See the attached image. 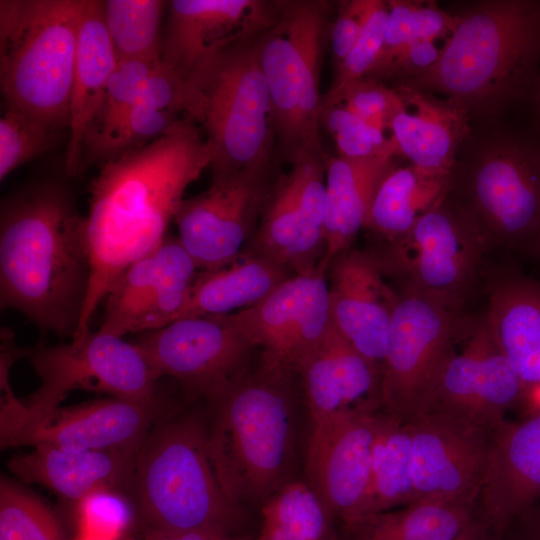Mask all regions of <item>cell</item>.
<instances>
[{
    "mask_svg": "<svg viewBox=\"0 0 540 540\" xmlns=\"http://www.w3.org/2000/svg\"><path fill=\"white\" fill-rule=\"evenodd\" d=\"M212 162L210 144L184 116L165 135L100 164L84 216L91 279L72 338L90 330L119 276L163 242L185 190Z\"/></svg>",
    "mask_w": 540,
    "mask_h": 540,
    "instance_id": "1",
    "label": "cell"
},
{
    "mask_svg": "<svg viewBox=\"0 0 540 540\" xmlns=\"http://www.w3.org/2000/svg\"><path fill=\"white\" fill-rule=\"evenodd\" d=\"M91 279L84 216L68 188L54 180L29 184L0 209V304L39 329L73 337Z\"/></svg>",
    "mask_w": 540,
    "mask_h": 540,
    "instance_id": "2",
    "label": "cell"
},
{
    "mask_svg": "<svg viewBox=\"0 0 540 540\" xmlns=\"http://www.w3.org/2000/svg\"><path fill=\"white\" fill-rule=\"evenodd\" d=\"M439 60L403 81L471 116L527 100L540 73V0H484L455 15Z\"/></svg>",
    "mask_w": 540,
    "mask_h": 540,
    "instance_id": "3",
    "label": "cell"
},
{
    "mask_svg": "<svg viewBox=\"0 0 540 540\" xmlns=\"http://www.w3.org/2000/svg\"><path fill=\"white\" fill-rule=\"evenodd\" d=\"M292 373L261 362L208 401L209 457L237 506L264 502L287 483L295 441Z\"/></svg>",
    "mask_w": 540,
    "mask_h": 540,
    "instance_id": "4",
    "label": "cell"
},
{
    "mask_svg": "<svg viewBox=\"0 0 540 540\" xmlns=\"http://www.w3.org/2000/svg\"><path fill=\"white\" fill-rule=\"evenodd\" d=\"M148 532L232 533L240 508L212 466L207 427L194 415H161L139 447L131 482Z\"/></svg>",
    "mask_w": 540,
    "mask_h": 540,
    "instance_id": "5",
    "label": "cell"
},
{
    "mask_svg": "<svg viewBox=\"0 0 540 540\" xmlns=\"http://www.w3.org/2000/svg\"><path fill=\"white\" fill-rule=\"evenodd\" d=\"M263 28L222 49L186 80L184 116L210 144L212 171L267 170L276 157L269 91L259 58Z\"/></svg>",
    "mask_w": 540,
    "mask_h": 540,
    "instance_id": "6",
    "label": "cell"
},
{
    "mask_svg": "<svg viewBox=\"0 0 540 540\" xmlns=\"http://www.w3.org/2000/svg\"><path fill=\"white\" fill-rule=\"evenodd\" d=\"M85 0L0 1V87L5 106L58 130L69 102Z\"/></svg>",
    "mask_w": 540,
    "mask_h": 540,
    "instance_id": "7",
    "label": "cell"
},
{
    "mask_svg": "<svg viewBox=\"0 0 540 540\" xmlns=\"http://www.w3.org/2000/svg\"><path fill=\"white\" fill-rule=\"evenodd\" d=\"M331 4L275 1L259 37V58L269 91L276 155L289 163L325 155L320 141V73Z\"/></svg>",
    "mask_w": 540,
    "mask_h": 540,
    "instance_id": "8",
    "label": "cell"
},
{
    "mask_svg": "<svg viewBox=\"0 0 540 540\" xmlns=\"http://www.w3.org/2000/svg\"><path fill=\"white\" fill-rule=\"evenodd\" d=\"M26 356L41 379L40 387L22 400L12 390L3 392L0 418L43 416L74 390L159 402V378L139 347L123 337L90 329L67 344L28 349Z\"/></svg>",
    "mask_w": 540,
    "mask_h": 540,
    "instance_id": "9",
    "label": "cell"
},
{
    "mask_svg": "<svg viewBox=\"0 0 540 540\" xmlns=\"http://www.w3.org/2000/svg\"><path fill=\"white\" fill-rule=\"evenodd\" d=\"M456 200L489 248L522 251L540 229V142L534 132H507L476 152Z\"/></svg>",
    "mask_w": 540,
    "mask_h": 540,
    "instance_id": "10",
    "label": "cell"
},
{
    "mask_svg": "<svg viewBox=\"0 0 540 540\" xmlns=\"http://www.w3.org/2000/svg\"><path fill=\"white\" fill-rule=\"evenodd\" d=\"M488 249L475 222L448 193L401 240L372 252L385 274L401 282L402 291L459 307Z\"/></svg>",
    "mask_w": 540,
    "mask_h": 540,
    "instance_id": "11",
    "label": "cell"
},
{
    "mask_svg": "<svg viewBox=\"0 0 540 540\" xmlns=\"http://www.w3.org/2000/svg\"><path fill=\"white\" fill-rule=\"evenodd\" d=\"M458 308L401 291L381 369V408L405 421L427 413L461 325Z\"/></svg>",
    "mask_w": 540,
    "mask_h": 540,
    "instance_id": "12",
    "label": "cell"
},
{
    "mask_svg": "<svg viewBox=\"0 0 540 540\" xmlns=\"http://www.w3.org/2000/svg\"><path fill=\"white\" fill-rule=\"evenodd\" d=\"M326 154L295 158L271 184L248 254L291 275L310 271L324 259Z\"/></svg>",
    "mask_w": 540,
    "mask_h": 540,
    "instance_id": "13",
    "label": "cell"
},
{
    "mask_svg": "<svg viewBox=\"0 0 540 540\" xmlns=\"http://www.w3.org/2000/svg\"><path fill=\"white\" fill-rule=\"evenodd\" d=\"M134 343L158 378H174L188 394L207 401L248 371L256 349L230 314L180 318L140 334Z\"/></svg>",
    "mask_w": 540,
    "mask_h": 540,
    "instance_id": "14",
    "label": "cell"
},
{
    "mask_svg": "<svg viewBox=\"0 0 540 540\" xmlns=\"http://www.w3.org/2000/svg\"><path fill=\"white\" fill-rule=\"evenodd\" d=\"M267 170L212 171L210 186L184 198L174 216L178 239L200 271L241 256L258 226L271 187Z\"/></svg>",
    "mask_w": 540,
    "mask_h": 540,
    "instance_id": "15",
    "label": "cell"
},
{
    "mask_svg": "<svg viewBox=\"0 0 540 540\" xmlns=\"http://www.w3.org/2000/svg\"><path fill=\"white\" fill-rule=\"evenodd\" d=\"M328 269L322 260L314 269L285 279L259 303L230 314L261 349L262 363L298 373L327 336L332 327Z\"/></svg>",
    "mask_w": 540,
    "mask_h": 540,
    "instance_id": "16",
    "label": "cell"
},
{
    "mask_svg": "<svg viewBox=\"0 0 540 540\" xmlns=\"http://www.w3.org/2000/svg\"><path fill=\"white\" fill-rule=\"evenodd\" d=\"M159 402L122 398L61 407L37 418L0 419L2 448L49 446L67 452L138 451L156 419Z\"/></svg>",
    "mask_w": 540,
    "mask_h": 540,
    "instance_id": "17",
    "label": "cell"
},
{
    "mask_svg": "<svg viewBox=\"0 0 540 540\" xmlns=\"http://www.w3.org/2000/svg\"><path fill=\"white\" fill-rule=\"evenodd\" d=\"M199 272L178 237L167 234L156 249L116 280L104 299L98 330L123 337L155 331L178 320Z\"/></svg>",
    "mask_w": 540,
    "mask_h": 540,
    "instance_id": "18",
    "label": "cell"
},
{
    "mask_svg": "<svg viewBox=\"0 0 540 540\" xmlns=\"http://www.w3.org/2000/svg\"><path fill=\"white\" fill-rule=\"evenodd\" d=\"M408 423L416 501L433 499L474 505L493 431L438 411L427 412Z\"/></svg>",
    "mask_w": 540,
    "mask_h": 540,
    "instance_id": "19",
    "label": "cell"
},
{
    "mask_svg": "<svg viewBox=\"0 0 540 540\" xmlns=\"http://www.w3.org/2000/svg\"><path fill=\"white\" fill-rule=\"evenodd\" d=\"M466 339L459 352L454 344L428 412L448 413L494 431L527 391L484 320L474 326Z\"/></svg>",
    "mask_w": 540,
    "mask_h": 540,
    "instance_id": "20",
    "label": "cell"
},
{
    "mask_svg": "<svg viewBox=\"0 0 540 540\" xmlns=\"http://www.w3.org/2000/svg\"><path fill=\"white\" fill-rule=\"evenodd\" d=\"M377 414L352 413L312 425L306 461L308 484L329 514L344 523L363 516Z\"/></svg>",
    "mask_w": 540,
    "mask_h": 540,
    "instance_id": "21",
    "label": "cell"
},
{
    "mask_svg": "<svg viewBox=\"0 0 540 540\" xmlns=\"http://www.w3.org/2000/svg\"><path fill=\"white\" fill-rule=\"evenodd\" d=\"M372 251L350 250L328 269L331 321L338 333L380 369L385 360L398 295Z\"/></svg>",
    "mask_w": 540,
    "mask_h": 540,
    "instance_id": "22",
    "label": "cell"
},
{
    "mask_svg": "<svg viewBox=\"0 0 540 540\" xmlns=\"http://www.w3.org/2000/svg\"><path fill=\"white\" fill-rule=\"evenodd\" d=\"M273 11L274 2L259 0L168 1L160 60L186 81L222 49L265 27Z\"/></svg>",
    "mask_w": 540,
    "mask_h": 540,
    "instance_id": "23",
    "label": "cell"
},
{
    "mask_svg": "<svg viewBox=\"0 0 540 540\" xmlns=\"http://www.w3.org/2000/svg\"><path fill=\"white\" fill-rule=\"evenodd\" d=\"M478 498L480 519L499 537L540 499V412L492 432Z\"/></svg>",
    "mask_w": 540,
    "mask_h": 540,
    "instance_id": "24",
    "label": "cell"
},
{
    "mask_svg": "<svg viewBox=\"0 0 540 540\" xmlns=\"http://www.w3.org/2000/svg\"><path fill=\"white\" fill-rule=\"evenodd\" d=\"M298 373L312 425L381 407V369L349 344L332 325Z\"/></svg>",
    "mask_w": 540,
    "mask_h": 540,
    "instance_id": "25",
    "label": "cell"
},
{
    "mask_svg": "<svg viewBox=\"0 0 540 540\" xmlns=\"http://www.w3.org/2000/svg\"><path fill=\"white\" fill-rule=\"evenodd\" d=\"M393 87L400 104L389 131L400 155L417 167L452 173L458 150L469 134L468 112L418 86L396 82Z\"/></svg>",
    "mask_w": 540,
    "mask_h": 540,
    "instance_id": "26",
    "label": "cell"
},
{
    "mask_svg": "<svg viewBox=\"0 0 540 540\" xmlns=\"http://www.w3.org/2000/svg\"><path fill=\"white\" fill-rule=\"evenodd\" d=\"M117 63L105 25L104 1L85 0L69 102L67 176L81 173L85 140L101 110Z\"/></svg>",
    "mask_w": 540,
    "mask_h": 540,
    "instance_id": "27",
    "label": "cell"
},
{
    "mask_svg": "<svg viewBox=\"0 0 540 540\" xmlns=\"http://www.w3.org/2000/svg\"><path fill=\"white\" fill-rule=\"evenodd\" d=\"M138 451L67 452L36 446L7 461V467L26 483L39 484L61 498L80 503L101 489L131 485Z\"/></svg>",
    "mask_w": 540,
    "mask_h": 540,
    "instance_id": "28",
    "label": "cell"
},
{
    "mask_svg": "<svg viewBox=\"0 0 540 540\" xmlns=\"http://www.w3.org/2000/svg\"><path fill=\"white\" fill-rule=\"evenodd\" d=\"M483 320L527 393L540 392V283L517 273L499 277Z\"/></svg>",
    "mask_w": 540,
    "mask_h": 540,
    "instance_id": "29",
    "label": "cell"
},
{
    "mask_svg": "<svg viewBox=\"0 0 540 540\" xmlns=\"http://www.w3.org/2000/svg\"><path fill=\"white\" fill-rule=\"evenodd\" d=\"M398 156L348 159L326 154V253L333 258L349 249L363 229L375 192Z\"/></svg>",
    "mask_w": 540,
    "mask_h": 540,
    "instance_id": "30",
    "label": "cell"
},
{
    "mask_svg": "<svg viewBox=\"0 0 540 540\" xmlns=\"http://www.w3.org/2000/svg\"><path fill=\"white\" fill-rule=\"evenodd\" d=\"M451 181L452 173L396 165L379 184L363 229L383 241L384 247L395 244L446 198Z\"/></svg>",
    "mask_w": 540,
    "mask_h": 540,
    "instance_id": "31",
    "label": "cell"
},
{
    "mask_svg": "<svg viewBox=\"0 0 540 540\" xmlns=\"http://www.w3.org/2000/svg\"><path fill=\"white\" fill-rule=\"evenodd\" d=\"M290 276L264 258L248 253L241 255L225 267L199 272L180 318L227 315L247 309Z\"/></svg>",
    "mask_w": 540,
    "mask_h": 540,
    "instance_id": "32",
    "label": "cell"
},
{
    "mask_svg": "<svg viewBox=\"0 0 540 540\" xmlns=\"http://www.w3.org/2000/svg\"><path fill=\"white\" fill-rule=\"evenodd\" d=\"M415 501L409 423L385 412L378 413L369 491L362 517Z\"/></svg>",
    "mask_w": 540,
    "mask_h": 540,
    "instance_id": "33",
    "label": "cell"
},
{
    "mask_svg": "<svg viewBox=\"0 0 540 540\" xmlns=\"http://www.w3.org/2000/svg\"><path fill=\"white\" fill-rule=\"evenodd\" d=\"M474 505L417 500L399 511L365 516L345 525L401 540H457L475 518Z\"/></svg>",
    "mask_w": 540,
    "mask_h": 540,
    "instance_id": "34",
    "label": "cell"
},
{
    "mask_svg": "<svg viewBox=\"0 0 540 540\" xmlns=\"http://www.w3.org/2000/svg\"><path fill=\"white\" fill-rule=\"evenodd\" d=\"M256 540H328L333 517L308 483L287 482L263 502Z\"/></svg>",
    "mask_w": 540,
    "mask_h": 540,
    "instance_id": "35",
    "label": "cell"
},
{
    "mask_svg": "<svg viewBox=\"0 0 540 540\" xmlns=\"http://www.w3.org/2000/svg\"><path fill=\"white\" fill-rule=\"evenodd\" d=\"M167 2L104 1L105 25L118 61L161 58V24Z\"/></svg>",
    "mask_w": 540,
    "mask_h": 540,
    "instance_id": "36",
    "label": "cell"
},
{
    "mask_svg": "<svg viewBox=\"0 0 540 540\" xmlns=\"http://www.w3.org/2000/svg\"><path fill=\"white\" fill-rule=\"evenodd\" d=\"M160 59L118 61L112 72L101 110L85 140L82 169L97 162L139 99L145 83Z\"/></svg>",
    "mask_w": 540,
    "mask_h": 540,
    "instance_id": "37",
    "label": "cell"
},
{
    "mask_svg": "<svg viewBox=\"0 0 540 540\" xmlns=\"http://www.w3.org/2000/svg\"><path fill=\"white\" fill-rule=\"evenodd\" d=\"M0 540H65L55 514L38 498L2 478Z\"/></svg>",
    "mask_w": 540,
    "mask_h": 540,
    "instance_id": "38",
    "label": "cell"
},
{
    "mask_svg": "<svg viewBox=\"0 0 540 540\" xmlns=\"http://www.w3.org/2000/svg\"><path fill=\"white\" fill-rule=\"evenodd\" d=\"M60 131L21 110L5 106L0 118V180L52 149Z\"/></svg>",
    "mask_w": 540,
    "mask_h": 540,
    "instance_id": "39",
    "label": "cell"
},
{
    "mask_svg": "<svg viewBox=\"0 0 540 540\" xmlns=\"http://www.w3.org/2000/svg\"><path fill=\"white\" fill-rule=\"evenodd\" d=\"M320 125L333 138L337 155L348 159L401 157L390 135L348 111L341 104L322 106Z\"/></svg>",
    "mask_w": 540,
    "mask_h": 540,
    "instance_id": "40",
    "label": "cell"
},
{
    "mask_svg": "<svg viewBox=\"0 0 540 540\" xmlns=\"http://www.w3.org/2000/svg\"><path fill=\"white\" fill-rule=\"evenodd\" d=\"M387 15V1L372 0L357 42L344 60L334 68L333 80L322 98V106L337 104L348 87L367 78L372 72L383 46Z\"/></svg>",
    "mask_w": 540,
    "mask_h": 540,
    "instance_id": "41",
    "label": "cell"
},
{
    "mask_svg": "<svg viewBox=\"0 0 540 540\" xmlns=\"http://www.w3.org/2000/svg\"><path fill=\"white\" fill-rule=\"evenodd\" d=\"M78 507L81 531L106 538L116 540L132 521L130 504L111 489L92 492Z\"/></svg>",
    "mask_w": 540,
    "mask_h": 540,
    "instance_id": "42",
    "label": "cell"
},
{
    "mask_svg": "<svg viewBox=\"0 0 540 540\" xmlns=\"http://www.w3.org/2000/svg\"><path fill=\"white\" fill-rule=\"evenodd\" d=\"M337 104L386 132L400 99L394 87L364 78L348 87Z\"/></svg>",
    "mask_w": 540,
    "mask_h": 540,
    "instance_id": "43",
    "label": "cell"
},
{
    "mask_svg": "<svg viewBox=\"0 0 540 540\" xmlns=\"http://www.w3.org/2000/svg\"><path fill=\"white\" fill-rule=\"evenodd\" d=\"M384 42L379 59L367 78L383 82L392 63L416 35L415 9L417 1L390 0Z\"/></svg>",
    "mask_w": 540,
    "mask_h": 540,
    "instance_id": "44",
    "label": "cell"
},
{
    "mask_svg": "<svg viewBox=\"0 0 540 540\" xmlns=\"http://www.w3.org/2000/svg\"><path fill=\"white\" fill-rule=\"evenodd\" d=\"M372 0H347L338 4L337 14L330 29L334 64H340L357 42Z\"/></svg>",
    "mask_w": 540,
    "mask_h": 540,
    "instance_id": "45",
    "label": "cell"
},
{
    "mask_svg": "<svg viewBox=\"0 0 540 540\" xmlns=\"http://www.w3.org/2000/svg\"><path fill=\"white\" fill-rule=\"evenodd\" d=\"M444 45L423 39L411 42L392 63L385 79L395 78L398 82L424 73L439 60Z\"/></svg>",
    "mask_w": 540,
    "mask_h": 540,
    "instance_id": "46",
    "label": "cell"
},
{
    "mask_svg": "<svg viewBox=\"0 0 540 540\" xmlns=\"http://www.w3.org/2000/svg\"><path fill=\"white\" fill-rule=\"evenodd\" d=\"M417 39L446 43L452 34L456 19L434 2L417 1L415 9Z\"/></svg>",
    "mask_w": 540,
    "mask_h": 540,
    "instance_id": "47",
    "label": "cell"
},
{
    "mask_svg": "<svg viewBox=\"0 0 540 540\" xmlns=\"http://www.w3.org/2000/svg\"><path fill=\"white\" fill-rule=\"evenodd\" d=\"M144 540H248L232 533L192 530L176 533L148 532Z\"/></svg>",
    "mask_w": 540,
    "mask_h": 540,
    "instance_id": "48",
    "label": "cell"
},
{
    "mask_svg": "<svg viewBox=\"0 0 540 540\" xmlns=\"http://www.w3.org/2000/svg\"><path fill=\"white\" fill-rule=\"evenodd\" d=\"M515 540H540V504L534 505L521 517Z\"/></svg>",
    "mask_w": 540,
    "mask_h": 540,
    "instance_id": "49",
    "label": "cell"
},
{
    "mask_svg": "<svg viewBox=\"0 0 540 540\" xmlns=\"http://www.w3.org/2000/svg\"><path fill=\"white\" fill-rule=\"evenodd\" d=\"M457 540H500L481 519L475 516L470 525Z\"/></svg>",
    "mask_w": 540,
    "mask_h": 540,
    "instance_id": "50",
    "label": "cell"
},
{
    "mask_svg": "<svg viewBox=\"0 0 540 540\" xmlns=\"http://www.w3.org/2000/svg\"><path fill=\"white\" fill-rule=\"evenodd\" d=\"M345 526L349 532L350 540H401L395 537L371 533L353 525Z\"/></svg>",
    "mask_w": 540,
    "mask_h": 540,
    "instance_id": "51",
    "label": "cell"
},
{
    "mask_svg": "<svg viewBox=\"0 0 540 540\" xmlns=\"http://www.w3.org/2000/svg\"><path fill=\"white\" fill-rule=\"evenodd\" d=\"M521 252L525 253L529 257L540 260V229L531 238Z\"/></svg>",
    "mask_w": 540,
    "mask_h": 540,
    "instance_id": "52",
    "label": "cell"
},
{
    "mask_svg": "<svg viewBox=\"0 0 540 540\" xmlns=\"http://www.w3.org/2000/svg\"><path fill=\"white\" fill-rule=\"evenodd\" d=\"M527 101L531 103L533 108L540 109V73L534 82Z\"/></svg>",
    "mask_w": 540,
    "mask_h": 540,
    "instance_id": "53",
    "label": "cell"
},
{
    "mask_svg": "<svg viewBox=\"0 0 540 540\" xmlns=\"http://www.w3.org/2000/svg\"><path fill=\"white\" fill-rule=\"evenodd\" d=\"M76 540H114V539H110V538H106V537H103V536H99V535H95V534H91V533L81 531V533L76 538Z\"/></svg>",
    "mask_w": 540,
    "mask_h": 540,
    "instance_id": "54",
    "label": "cell"
},
{
    "mask_svg": "<svg viewBox=\"0 0 540 540\" xmlns=\"http://www.w3.org/2000/svg\"><path fill=\"white\" fill-rule=\"evenodd\" d=\"M533 109H534V116L536 119V122H535L536 125L533 132L540 142V109H536V108H533Z\"/></svg>",
    "mask_w": 540,
    "mask_h": 540,
    "instance_id": "55",
    "label": "cell"
},
{
    "mask_svg": "<svg viewBox=\"0 0 540 540\" xmlns=\"http://www.w3.org/2000/svg\"><path fill=\"white\" fill-rule=\"evenodd\" d=\"M328 540H338L336 535L333 533Z\"/></svg>",
    "mask_w": 540,
    "mask_h": 540,
    "instance_id": "56",
    "label": "cell"
}]
</instances>
